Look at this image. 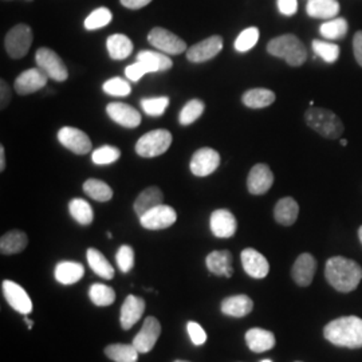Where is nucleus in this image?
Segmentation results:
<instances>
[{
    "label": "nucleus",
    "instance_id": "f257e3e1",
    "mask_svg": "<svg viewBox=\"0 0 362 362\" xmlns=\"http://www.w3.org/2000/svg\"><path fill=\"white\" fill-rule=\"evenodd\" d=\"M326 281L339 293L354 291L362 281L361 266L344 257H333L326 262Z\"/></svg>",
    "mask_w": 362,
    "mask_h": 362
},
{
    "label": "nucleus",
    "instance_id": "f03ea898",
    "mask_svg": "<svg viewBox=\"0 0 362 362\" xmlns=\"http://www.w3.org/2000/svg\"><path fill=\"white\" fill-rule=\"evenodd\" d=\"M324 337L339 348L361 349L362 320L354 315L333 320L325 326Z\"/></svg>",
    "mask_w": 362,
    "mask_h": 362
},
{
    "label": "nucleus",
    "instance_id": "7ed1b4c3",
    "mask_svg": "<svg viewBox=\"0 0 362 362\" xmlns=\"http://www.w3.org/2000/svg\"><path fill=\"white\" fill-rule=\"evenodd\" d=\"M267 52L272 57L285 59L286 64L293 67L303 65L308 59L306 46L294 34H285L272 39L267 43Z\"/></svg>",
    "mask_w": 362,
    "mask_h": 362
},
{
    "label": "nucleus",
    "instance_id": "20e7f679",
    "mask_svg": "<svg viewBox=\"0 0 362 362\" xmlns=\"http://www.w3.org/2000/svg\"><path fill=\"white\" fill-rule=\"evenodd\" d=\"M305 122L310 129L327 140L339 139L345 130L342 119L334 112L325 107L311 106L305 113Z\"/></svg>",
    "mask_w": 362,
    "mask_h": 362
},
{
    "label": "nucleus",
    "instance_id": "39448f33",
    "mask_svg": "<svg viewBox=\"0 0 362 362\" xmlns=\"http://www.w3.org/2000/svg\"><path fill=\"white\" fill-rule=\"evenodd\" d=\"M172 134L169 130L156 129L145 133L136 144V152L144 158H153L164 155L172 144Z\"/></svg>",
    "mask_w": 362,
    "mask_h": 362
},
{
    "label": "nucleus",
    "instance_id": "423d86ee",
    "mask_svg": "<svg viewBox=\"0 0 362 362\" xmlns=\"http://www.w3.org/2000/svg\"><path fill=\"white\" fill-rule=\"evenodd\" d=\"M33 31L27 25H16L13 27L4 39V47L13 59H21L26 57L33 45Z\"/></svg>",
    "mask_w": 362,
    "mask_h": 362
},
{
    "label": "nucleus",
    "instance_id": "0eeeda50",
    "mask_svg": "<svg viewBox=\"0 0 362 362\" xmlns=\"http://www.w3.org/2000/svg\"><path fill=\"white\" fill-rule=\"evenodd\" d=\"M35 62L39 69H42L46 76L57 81V82H65L69 78V71L66 67L62 58L52 49L47 47H40L35 52Z\"/></svg>",
    "mask_w": 362,
    "mask_h": 362
},
{
    "label": "nucleus",
    "instance_id": "6e6552de",
    "mask_svg": "<svg viewBox=\"0 0 362 362\" xmlns=\"http://www.w3.org/2000/svg\"><path fill=\"white\" fill-rule=\"evenodd\" d=\"M148 42L157 50L168 55H179L188 50L187 43L180 37L163 27L152 28L148 34Z\"/></svg>",
    "mask_w": 362,
    "mask_h": 362
},
{
    "label": "nucleus",
    "instance_id": "1a4fd4ad",
    "mask_svg": "<svg viewBox=\"0 0 362 362\" xmlns=\"http://www.w3.org/2000/svg\"><path fill=\"white\" fill-rule=\"evenodd\" d=\"M177 220V214L170 206L160 204L152 208L140 218V223L145 230L158 231L172 227Z\"/></svg>",
    "mask_w": 362,
    "mask_h": 362
},
{
    "label": "nucleus",
    "instance_id": "9d476101",
    "mask_svg": "<svg viewBox=\"0 0 362 362\" xmlns=\"http://www.w3.org/2000/svg\"><path fill=\"white\" fill-rule=\"evenodd\" d=\"M58 141L69 149L70 152L78 156L88 155L91 151V140L83 130L64 127L58 132Z\"/></svg>",
    "mask_w": 362,
    "mask_h": 362
},
{
    "label": "nucleus",
    "instance_id": "9b49d317",
    "mask_svg": "<svg viewBox=\"0 0 362 362\" xmlns=\"http://www.w3.org/2000/svg\"><path fill=\"white\" fill-rule=\"evenodd\" d=\"M220 155L212 148H200L194 152L189 169L197 177H207L219 168Z\"/></svg>",
    "mask_w": 362,
    "mask_h": 362
},
{
    "label": "nucleus",
    "instance_id": "f8f14e48",
    "mask_svg": "<svg viewBox=\"0 0 362 362\" xmlns=\"http://www.w3.org/2000/svg\"><path fill=\"white\" fill-rule=\"evenodd\" d=\"M223 50V38L220 35H212L204 39L187 50V59L192 64H204L215 58Z\"/></svg>",
    "mask_w": 362,
    "mask_h": 362
},
{
    "label": "nucleus",
    "instance_id": "ddd939ff",
    "mask_svg": "<svg viewBox=\"0 0 362 362\" xmlns=\"http://www.w3.org/2000/svg\"><path fill=\"white\" fill-rule=\"evenodd\" d=\"M1 291L7 303L13 310L23 315H28L30 313H33V302L22 286L15 284L13 281L4 279L1 282Z\"/></svg>",
    "mask_w": 362,
    "mask_h": 362
},
{
    "label": "nucleus",
    "instance_id": "4468645a",
    "mask_svg": "<svg viewBox=\"0 0 362 362\" xmlns=\"http://www.w3.org/2000/svg\"><path fill=\"white\" fill-rule=\"evenodd\" d=\"M161 334V325L155 317H146L144 321L141 330L133 338V346L139 350V353H149L155 348L157 339Z\"/></svg>",
    "mask_w": 362,
    "mask_h": 362
},
{
    "label": "nucleus",
    "instance_id": "2eb2a0df",
    "mask_svg": "<svg viewBox=\"0 0 362 362\" xmlns=\"http://www.w3.org/2000/svg\"><path fill=\"white\" fill-rule=\"evenodd\" d=\"M47 81L49 77L42 69H28L16 77L13 82V88L19 95H27L43 89L47 85Z\"/></svg>",
    "mask_w": 362,
    "mask_h": 362
},
{
    "label": "nucleus",
    "instance_id": "dca6fc26",
    "mask_svg": "<svg viewBox=\"0 0 362 362\" xmlns=\"http://www.w3.org/2000/svg\"><path fill=\"white\" fill-rule=\"evenodd\" d=\"M106 113L116 124L128 129H134L141 124V113L125 103H110L106 106Z\"/></svg>",
    "mask_w": 362,
    "mask_h": 362
},
{
    "label": "nucleus",
    "instance_id": "f3484780",
    "mask_svg": "<svg viewBox=\"0 0 362 362\" xmlns=\"http://www.w3.org/2000/svg\"><path fill=\"white\" fill-rule=\"evenodd\" d=\"M274 184V173L267 164H255L247 177V189L251 194H264Z\"/></svg>",
    "mask_w": 362,
    "mask_h": 362
},
{
    "label": "nucleus",
    "instance_id": "a211bd4d",
    "mask_svg": "<svg viewBox=\"0 0 362 362\" xmlns=\"http://www.w3.org/2000/svg\"><path fill=\"white\" fill-rule=\"evenodd\" d=\"M211 231L220 239L233 238L238 230V221L233 212L228 209H215L209 218Z\"/></svg>",
    "mask_w": 362,
    "mask_h": 362
},
{
    "label": "nucleus",
    "instance_id": "6ab92c4d",
    "mask_svg": "<svg viewBox=\"0 0 362 362\" xmlns=\"http://www.w3.org/2000/svg\"><path fill=\"white\" fill-rule=\"evenodd\" d=\"M146 308L145 299L137 296H128L121 306L119 324L124 330H129L143 318Z\"/></svg>",
    "mask_w": 362,
    "mask_h": 362
},
{
    "label": "nucleus",
    "instance_id": "aec40b11",
    "mask_svg": "<svg viewBox=\"0 0 362 362\" xmlns=\"http://www.w3.org/2000/svg\"><path fill=\"white\" fill-rule=\"evenodd\" d=\"M240 260H242V266H243L245 272L251 278L263 279L269 275V272H270L269 260L257 250H254V248L243 250L240 254Z\"/></svg>",
    "mask_w": 362,
    "mask_h": 362
},
{
    "label": "nucleus",
    "instance_id": "412c9836",
    "mask_svg": "<svg viewBox=\"0 0 362 362\" xmlns=\"http://www.w3.org/2000/svg\"><path fill=\"white\" fill-rule=\"evenodd\" d=\"M315 270H317L315 258L309 252L300 254L297 260L294 262L293 269H291L293 281L300 287H308L311 285V282L314 279Z\"/></svg>",
    "mask_w": 362,
    "mask_h": 362
},
{
    "label": "nucleus",
    "instance_id": "4be33fe9",
    "mask_svg": "<svg viewBox=\"0 0 362 362\" xmlns=\"http://www.w3.org/2000/svg\"><path fill=\"white\" fill-rule=\"evenodd\" d=\"M208 272L216 276L231 278L233 274V254L228 250L209 252L206 258Z\"/></svg>",
    "mask_w": 362,
    "mask_h": 362
},
{
    "label": "nucleus",
    "instance_id": "5701e85b",
    "mask_svg": "<svg viewBox=\"0 0 362 362\" xmlns=\"http://www.w3.org/2000/svg\"><path fill=\"white\" fill-rule=\"evenodd\" d=\"M252 309H254L252 299L245 294L224 298L220 303L221 313L233 318H243L248 315Z\"/></svg>",
    "mask_w": 362,
    "mask_h": 362
},
{
    "label": "nucleus",
    "instance_id": "b1692460",
    "mask_svg": "<svg viewBox=\"0 0 362 362\" xmlns=\"http://www.w3.org/2000/svg\"><path fill=\"white\" fill-rule=\"evenodd\" d=\"M85 275V267L82 263L73 260H64L55 266L54 276L58 284L64 286L74 285L79 282Z\"/></svg>",
    "mask_w": 362,
    "mask_h": 362
},
{
    "label": "nucleus",
    "instance_id": "393cba45",
    "mask_svg": "<svg viewBox=\"0 0 362 362\" xmlns=\"http://www.w3.org/2000/svg\"><path fill=\"white\" fill-rule=\"evenodd\" d=\"M246 344L251 351L263 353L272 350L276 344V339L272 332L260 327H252L246 333Z\"/></svg>",
    "mask_w": 362,
    "mask_h": 362
},
{
    "label": "nucleus",
    "instance_id": "a878e982",
    "mask_svg": "<svg viewBox=\"0 0 362 362\" xmlns=\"http://www.w3.org/2000/svg\"><path fill=\"white\" fill-rule=\"evenodd\" d=\"M163 200H164V194L158 187H148V188L144 189L141 194L137 196V199L133 204V209H134L136 215L140 219L143 215H145L148 211H151L152 208L163 204Z\"/></svg>",
    "mask_w": 362,
    "mask_h": 362
},
{
    "label": "nucleus",
    "instance_id": "bb28decb",
    "mask_svg": "<svg viewBox=\"0 0 362 362\" xmlns=\"http://www.w3.org/2000/svg\"><path fill=\"white\" fill-rule=\"evenodd\" d=\"M298 215H299V206L296 199L293 197L281 199L274 208L275 221L285 227L293 226L297 221Z\"/></svg>",
    "mask_w": 362,
    "mask_h": 362
},
{
    "label": "nucleus",
    "instance_id": "cd10ccee",
    "mask_svg": "<svg viewBox=\"0 0 362 362\" xmlns=\"http://www.w3.org/2000/svg\"><path fill=\"white\" fill-rule=\"evenodd\" d=\"M28 238L21 230H13L1 235L0 238V252L3 255H15L26 250Z\"/></svg>",
    "mask_w": 362,
    "mask_h": 362
},
{
    "label": "nucleus",
    "instance_id": "c85d7f7f",
    "mask_svg": "<svg viewBox=\"0 0 362 362\" xmlns=\"http://www.w3.org/2000/svg\"><path fill=\"white\" fill-rule=\"evenodd\" d=\"M341 11L338 0H309L306 13L315 19H334Z\"/></svg>",
    "mask_w": 362,
    "mask_h": 362
},
{
    "label": "nucleus",
    "instance_id": "c756f323",
    "mask_svg": "<svg viewBox=\"0 0 362 362\" xmlns=\"http://www.w3.org/2000/svg\"><path fill=\"white\" fill-rule=\"evenodd\" d=\"M86 258H88V263H89L91 270L95 275L107 279V281L115 278V269L110 264V262L105 258V255L101 251L90 247L86 251Z\"/></svg>",
    "mask_w": 362,
    "mask_h": 362
},
{
    "label": "nucleus",
    "instance_id": "7c9ffc66",
    "mask_svg": "<svg viewBox=\"0 0 362 362\" xmlns=\"http://www.w3.org/2000/svg\"><path fill=\"white\" fill-rule=\"evenodd\" d=\"M106 49L112 59L122 61V59H127L133 52V43L127 35L115 34V35H110L106 40Z\"/></svg>",
    "mask_w": 362,
    "mask_h": 362
},
{
    "label": "nucleus",
    "instance_id": "2f4dec72",
    "mask_svg": "<svg viewBox=\"0 0 362 362\" xmlns=\"http://www.w3.org/2000/svg\"><path fill=\"white\" fill-rule=\"evenodd\" d=\"M276 100V95L274 91L264 88H255L247 90L243 97L242 103L246 105L250 109H263L274 104Z\"/></svg>",
    "mask_w": 362,
    "mask_h": 362
},
{
    "label": "nucleus",
    "instance_id": "473e14b6",
    "mask_svg": "<svg viewBox=\"0 0 362 362\" xmlns=\"http://www.w3.org/2000/svg\"><path fill=\"white\" fill-rule=\"evenodd\" d=\"M137 61H141L145 65L151 69L152 73L157 71H167L172 66L173 62L169 58L168 54L163 52H151V50H144L137 54Z\"/></svg>",
    "mask_w": 362,
    "mask_h": 362
},
{
    "label": "nucleus",
    "instance_id": "72a5a7b5",
    "mask_svg": "<svg viewBox=\"0 0 362 362\" xmlns=\"http://www.w3.org/2000/svg\"><path fill=\"white\" fill-rule=\"evenodd\" d=\"M105 354L113 362H137L139 350L127 344H112L105 348Z\"/></svg>",
    "mask_w": 362,
    "mask_h": 362
},
{
    "label": "nucleus",
    "instance_id": "f704fd0d",
    "mask_svg": "<svg viewBox=\"0 0 362 362\" xmlns=\"http://www.w3.org/2000/svg\"><path fill=\"white\" fill-rule=\"evenodd\" d=\"M83 192L95 202L106 203L113 199V189L109 184L98 179H89L83 182Z\"/></svg>",
    "mask_w": 362,
    "mask_h": 362
},
{
    "label": "nucleus",
    "instance_id": "c9c22d12",
    "mask_svg": "<svg viewBox=\"0 0 362 362\" xmlns=\"http://www.w3.org/2000/svg\"><path fill=\"white\" fill-rule=\"evenodd\" d=\"M69 212L71 218L77 221L81 226H89L94 220V211L90 204L83 200L76 197L69 203Z\"/></svg>",
    "mask_w": 362,
    "mask_h": 362
},
{
    "label": "nucleus",
    "instance_id": "e433bc0d",
    "mask_svg": "<svg viewBox=\"0 0 362 362\" xmlns=\"http://www.w3.org/2000/svg\"><path fill=\"white\" fill-rule=\"evenodd\" d=\"M348 21L344 18H334L325 22L320 27V33L327 40H338L344 39L348 34Z\"/></svg>",
    "mask_w": 362,
    "mask_h": 362
},
{
    "label": "nucleus",
    "instance_id": "4c0bfd02",
    "mask_svg": "<svg viewBox=\"0 0 362 362\" xmlns=\"http://www.w3.org/2000/svg\"><path fill=\"white\" fill-rule=\"evenodd\" d=\"M89 298L91 302L98 308H106L115 303L116 300V291L103 284H94L89 288Z\"/></svg>",
    "mask_w": 362,
    "mask_h": 362
},
{
    "label": "nucleus",
    "instance_id": "58836bf2",
    "mask_svg": "<svg viewBox=\"0 0 362 362\" xmlns=\"http://www.w3.org/2000/svg\"><path fill=\"white\" fill-rule=\"evenodd\" d=\"M311 46H313V52H315V55L321 57L326 64H334L341 55L339 46H337L336 43H332L330 40L314 39Z\"/></svg>",
    "mask_w": 362,
    "mask_h": 362
},
{
    "label": "nucleus",
    "instance_id": "ea45409f",
    "mask_svg": "<svg viewBox=\"0 0 362 362\" xmlns=\"http://www.w3.org/2000/svg\"><path fill=\"white\" fill-rule=\"evenodd\" d=\"M204 109H206V105L202 100L188 101L181 109L180 115H179V122L184 127L194 124V121H197L200 117L203 116Z\"/></svg>",
    "mask_w": 362,
    "mask_h": 362
},
{
    "label": "nucleus",
    "instance_id": "a19ab883",
    "mask_svg": "<svg viewBox=\"0 0 362 362\" xmlns=\"http://www.w3.org/2000/svg\"><path fill=\"white\" fill-rule=\"evenodd\" d=\"M112 19H113L112 11L106 7H100L94 10L90 15H88L83 26L88 31H94V30H100L103 27L107 26L112 22Z\"/></svg>",
    "mask_w": 362,
    "mask_h": 362
},
{
    "label": "nucleus",
    "instance_id": "79ce46f5",
    "mask_svg": "<svg viewBox=\"0 0 362 362\" xmlns=\"http://www.w3.org/2000/svg\"><path fill=\"white\" fill-rule=\"evenodd\" d=\"M259 40V30L257 27H248L235 39V50L238 52H250Z\"/></svg>",
    "mask_w": 362,
    "mask_h": 362
},
{
    "label": "nucleus",
    "instance_id": "37998d69",
    "mask_svg": "<svg viewBox=\"0 0 362 362\" xmlns=\"http://www.w3.org/2000/svg\"><path fill=\"white\" fill-rule=\"evenodd\" d=\"M119 156H121V151L118 148L112 145H104L91 153V161L95 165H109L116 163Z\"/></svg>",
    "mask_w": 362,
    "mask_h": 362
},
{
    "label": "nucleus",
    "instance_id": "c03bdc74",
    "mask_svg": "<svg viewBox=\"0 0 362 362\" xmlns=\"http://www.w3.org/2000/svg\"><path fill=\"white\" fill-rule=\"evenodd\" d=\"M103 90L107 95H113V97H127L129 95L132 91V86L129 82L125 81L124 78L115 77L107 79L103 85Z\"/></svg>",
    "mask_w": 362,
    "mask_h": 362
},
{
    "label": "nucleus",
    "instance_id": "a18cd8bd",
    "mask_svg": "<svg viewBox=\"0 0 362 362\" xmlns=\"http://www.w3.org/2000/svg\"><path fill=\"white\" fill-rule=\"evenodd\" d=\"M168 106L169 97H153L141 100V107L145 115L151 117L163 116Z\"/></svg>",
    "mask_w": 362,
    "mask_h": 362
},
{
    "label": "nucleus",
    "instance_id": "49530a36",
    "mask_svg": "<svg viewBox=\"0 0 362 362\" xmlns=\"http://www.w3.org/2000/svg\"><path fill=\"white\" fill-rule=\"evenodd\" d=\"M116 262L119 272L128 274L134 267V262H136L134 250L128 245L119 247L116 254Z\"/></svg>",
    "mask_w": 362,
    "mask_h": 362
},
{
    "label": "nucleus",
    "instance_id": "de8ad7c7",
    "mask_svg": "<svg viewBox=\"0 0 362 362\" xmlns=\"http://www.w3.org/2000/svg\"><path fill=\"white\" fill-rule=\"evenodd\" d=\"M187 330H188V336L191 338L194 346H202L207 342V333L202 327V325L191 321L187 324Z\"/></svg>",
    "mask_w": 362,
    "mask_h": 362
},
{
    "label": "nucleus",
    "instance_id": "09e8293b",
    "mask_svg": "<svg viewBox=\"0 0 362 362\" xmlns=\"http://www.w3.org/2000/svg\"><path fill=\"white\" fill-rule=\"evenodd\" d=\"M149 73H152L151 69L141 61H136L134 64H132L125 69V76L132 82H139L144 76H146Z\"/></svg>",
    "mask_w": 362,
    "mask_h": 362
},
{
    "label": "nucleus",
    "instance_id": "8fccbe9b",
    "mask_svg": "<svg viewBox=\"0 0 362 362\" xmlns=\"http://www.w3.org/2000/svg\"><path fill=\"white\" fill-rule=\"evenodd\" d=\"M279 13L285 16H293L298 11V0H276Z\"/></svg>",
    "mask_w": 362,
    "mask_h": 362
},
{
    "label": "nucleus",
    "instance_id": "3c124183",
    "mask_svg": "<svg viewBox=\"0 0 362 362\" xmlns=\"http://www.w3.org/2000/svg\"><path fill=\"white\" fill-rule=\"evenodd\" d=\"M11 97H13V93H11L10 85L4 79H1L0 81V109L1 110H4L10 105Z\"/></svg>",
    "mask_w": 362,
    "mask_h": 362
},
{
    "label": "nucleus",
    "instance_id": "603ef678",
    "mask_svg": "<svg viewBox=\"0 0 362 362\" xmlns=\"http://www.w3.org/2000/svg\"><path fill=\"white\" fill-rule=\"evenodd\" d=\"M353 54L357 64L362 67V31H357L353 37Z\"/></svg>",
    "mask_w": 362,
    "mask_h": 362
},
{
    "label": "nucleus",
    "instance_id": "864d4df0",
    "mask_svg": "<svg viewBox=\"0 0 362 362\" xmlns=\"http://www.w3.org/2000/svg\"><path fill=\"white\" fill-rule=\"evenodd\" d=\"M152 0H121V4L129 10H140L148 6Z\"/></svg>",
    "mask_w": 362,
    "mask_h": 362
},
{
    "label": "nucleus",
    "instance_id": "5fc2aeb1",
    "mask_svg": "<svg viewBox=\"0 0 362 362\" xmlns=\"http://www.w3.org/2000/svg\"><path fill=\"white\" fill-rule=\"evenodd\" d=\"M6 169V151L4 146H0V172Z\"/></svg>",
    "mask_w": 362,
    "mask_h": 362
},
{
    "label": "nucleus",
    "instance_id": "6e6d98bb",
    "mask_svg": "<svg viewBox=\"0 0 362 362\" xmlns=\"http://www.w3.org/2000/svg\"><path fill=\"white\" fill-rule=\"evenodd\" d=\"M25 322H26V325L27 326H28V329H30V330H31V329H33V326H34V322H33V321H31V320H28V318H25Z\"/></svg>",
    "mask_w": 362,
    "mask_h": 362
},
{
    "label": "nucleus",
    "instance_id": "4d7b16f0",
    "mask_svg": "<svg viewBox=\"0 0 362 362\" xmlns=\"http://www.w3.org/2000/svg\"><path fill=\"white\" fill-rule=\"evenodd\" d=\"M358 238H360V242L362 243V226L360 227V230H358Z\"/></svg>",
    "mask_w": 362,
    "mask_h": 362
},
{
    "label": "nucleus",
    "instance_id": "13d9d810",
    "mask_svg": "<svg viewBox=\"0 0 362 362\" xmlns=\"http://www.w3.org/2000/svg\"><path fill=\"white\" fill-rule=\"evenodd\" d=\"M341 145H342V146H346V145H348V140H341Z\"/></svg>",
    "mask_w": 362,
    "mask_h": 362
},
{
    "label": "nucleus",
    "instance_id": "bf43d9fd",
    "mask_svg": "<svg viewBox=\"0 0 362 362\" xmlns=\"http://www.w3.org/2000/svg\"><path fill=\"white\" fill-rule=\"evenodd\" d=\"M106 236H107V238H109V239H112V233H106Z\"/></svg>",
    "mask_w": 362,
    "mask_h": 362
},
{
    "label": "nucleus",
    "instance_id": "052dcab7",
    "mask_svg": "<svg viewBox=\"0 0 362 362\" xmlns=\"http://www.w3.org/2000/svg\"><path fill=\"white\" fill-rule=\"evenodd\" d=\"M260 362H272V360H263V361Z\"/></svg>",
    "mask_w": 362,
    "mask_h": 362
},
{
    "label": "nucleus",
    "instance_id": "680f3d73",
    "mask_svg": "<svg viewBox=\"0 0 362 362\" xmlns=\"http://www.w3.org/2000/svg\"><path fill=\"white\" fill-rule=\"evenodd\" d=\"M173 362H189V361H181V360H176V361H173Z\"/></svg>",
    "mask_w": 362,
    "mask_h": 362
},
{
    "label": "nucleus",
    "instance_id": "e2e57ef3",
    "mask_svg": "<svg viewBox=\"0 0 362 362\" xmlns=\"http://www.w3.org/2000/svg\"><path fill=\"white\" fill-rule=\"evenodd\" d=\"M296 362H300V361H296Z\"/></svg>",
    "mask_w": 362,
    "mask_h": 362
}]
</instances>
